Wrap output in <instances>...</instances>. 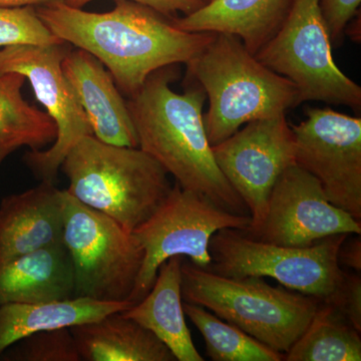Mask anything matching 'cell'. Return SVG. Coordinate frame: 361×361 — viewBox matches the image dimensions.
<instances>
[{"instance_id": "29", "label": "cell", "mask_w": 361, "mask_h": 361, "mask_svg": "<svg viewBox=\"0 0 361 361\" xmlns=\"http://www.w3.org/2000/svg\"><path fill=\"white\" fill-rule=\"evenodd\" d=\"M339 264L348 266L353 270L360 272L361 270V240L360 235H355V238L342 243L338 252Z\"/></svg>"}, {"instance_id": "4", "label": "cell", "mask_w": 361, "mask_h": 361, "mask_svg": "<svg viewBox=\"0 0 361 361\" xmlns=\"http://www.w3.org/2000/svg\"><path fill=\"white\" fill-rule=\"evenodd\" d=\"M61 169L68 194L130 232L153 215L173 188L167 171L146 152L106 144L94 135L70 149Z\"/></svg>"}, {"instance_id": "1", "label": "cell", "mask_w": 361, "mask_h": 361, "mask_svg": "<svg viewBox=\"0 0 361 361\" xmlns=\"http://www.w3.org/2000/svg\"><path fill=\"white\" fill-rule=\"evenodd\" d=\"M56 37L99 59L118 89L139 92L154 71L187 63L210 44L216 33L180 30L155 9L132 0H116L111 11L87 13L66 4L35 7Z\"/></svg>"}, {"instance_id": "31", "label": "cell", "mask_w": 361, "mask_h": 361, "mask_svg": "<svg viewBox=\"0 0 361 361\" xmlns=\"http://www.w3.org/2000/svg\"><path fill=\"white\" fill-rule=\"evenodd\" d=\"M14 152V149L9 148H0V165H1L2 161L6 160L7 157L11 155V153Z\"/></svg>"}, {"instance_id": "5", "label": "cell", "mask_w": 361, "mask_h": 361, "mask_svg": "<svg viewBox=\"0 0 361 361\" xmlns=\"http://www.w3.org/2000/svg\"><path fill=\"white\" fill-rule=\"evenodd\" d=\"M182 297L283 355L305 332L322 303L283 286H271L263 277L221 276L185 260Z\"/></svg>"}, {"instance_id": "9", "label": "cell", "mask_w": 361, "mask_h": 361, "mask_svg": "<svg viewBox=\"0 0 361 361\" xmlns=\"http://www.w3.org/2000/svg\"><path fill=\"white\" fill-rule=\"evenodd\" d=\"M250 225V215L229 212L206 195L176 183L153 215L133 231L145 256L130 302L137 303L149 293L159 268L169 258L186 256L198 267H209L213 235L225 228L245 231Z\"/></svg>"}, {"instance_id": "16", "label": "cell", "mask_w": 361, "mask_h": 361, "mask_svg": "<svg viewBox=\"0 0 361 361\" xmlns=\"http://www.w3.org/2000/svg\"><path fill=\"white\" fill-rule=\"evenodd\" d=\"M292 4L293 0H209L172 21L186 32L235 35L255 54L279 30Z\"/></svg>"}, {"instance_id": "32", "label": "cell", "mask_w": 361, "mask_h": 361, "mask_svg": "<svg viewBox=\"0 0 361 361\" xmlns=\"http://www.w3.org/2000/svg\"><path fill=\"white\" fill-rule=\"evenodd\" d=\"M204 4H206L207 1H209V0H203Z\"/></svg>"}, {"instance_id": "2", "label": "cell", "mask_w": 361, "mask_h": 361, "mask_svg": "<svg viewBox=\"0 0 361 361\" xmlns=\"http://www.w3.org/2000/svg\"><path fill=\"white\" fill-rule=\"evenodd\" d=\"M175 77L171 66L154 71L127 102L139 148L183 189L206 195L229 212L250 215L214 159L204 125L205 92L198 85L177 94L170 87Z\"/></svg>"}, {"instance_id": "25", "label": "cell", "mask_w": 361, "mask_h": 361, "mask_svg": "<svg viewBox=\"0 0 361 361\" xmlns=\"http://www.w3.org/2000/svg\"><path fill=\"white\" fill-rule=\"evenodd\" d=\"M63 40L49 30L35 7L0 6V51L13 45H51Z\"/></svg>"}, {"instance_id": "12", "label": "cell", "mask_w": 361, "mask_h": 361, "mask_svg": "<svg viewBox=\"0 0 361 361\" xmlns=\"http://www.w3.org/2000/svg\"><path fill=\"white\" fill-rule=\"evenodd\" d=\"M214 159L233 190L245 203L251 225L260 226L273 187L286 169L295 165V137L286 114L247 123L212 147Z\"/></svg>"}, {"instance_id": "7", "label": "cell", "mask_w": 361, "mask_h": 361, "mask_svg": "<svg viewBox=\"0 0 361 361\" xmlns=\"http://www.w3.org/2000/svg\"><path fill=\"white\" fill-rule=\"evenodd\" d=\"M254 56L295 85L301 104L322 102L360 111L361 87L334 61L320 0H293L279 30Z\"/></svg>"}, {"instance_id": "27", "label": "cell", "mask_w": 361, "mask_h": 361, "mask_svg": "<svg viewBox=\"0 0 361 361\" xmlns=\"http://www.w3.org/2000/svg\"><path fill=\"white\" fill-rule=\"evenodd\" d=\"M330 305L341 311L351 325L361 334V278L345 272L343 283Z\"/></svg>"}, {"instance_id": "28", "label": "cell", "mask_w": 361, "mask_h": 361, "mask_svg": "<svg viewBox=\"0 0 361 361\" xmlns=\"http://www.w3.org/2000/svg\"><path fill=\"white\" fill-rule=\"evenodd\" d=\"M94 0H66L65 4L75 8H82ZM151 7L167 18H173L178 13L188 14L204 4L203 0H132Z\"/></svg>"}, {"instance_id": "26", "label": "cell", "mask_w": 361, "mask_h": 361, "mask_svg": "<svg viewBox=\"0 0 361 361\" xmlns=\"http://www.w3.org/2000/svg\"><path fill=\"white\" fill-rule=\"evenodd\" d=\"M360 4L361 0H320V9L332 44L341 42Z\"/></svg>"}, {"instance_id": "30", "label": "cell", "mask_w": 361, "mask_h": 361, "mask_svg": "<svg viewBox=\"0 0 361 361\" xmlns=\"http://www.w3.org/2000/svg\"><path fill=\"white\" fill-rule=\"evenodd\" d=\"M66 0H0V6L23 7L44 6L49 4H65Z\"/></svg>"}, {"instance_id": "21", "label": "cell", "mask_w": 361, "mask_h": 361, "mask_svg": "<svg viewBox=\"0 0 361 361\" xmlns=\"http://www.w3.org/2000/svg\"><path fill=\"white\" fill-rule=\"evenodd\" d=\"M25 82L20 73L0 75V148L37 151L56 141L58 129L51 116L23 99Z\"/></svg>"}, {"instance_id": "19", "label": "cell", "mask_w": 361, "mask_h": 361, "mask_svg": "<svg viewBox=\"0 0 361 361\" xmlns=\"http://www.w3.org/2000/svg\"><path fill=\"white\" fill-rule=\"evenodd\" d=\"M70 329L82 360L176 361L153 332L126 317L122 311Z\"/></svg>"}, {"instance_id": "17", "label": "cell", "mask_w": 361, "mask_h": 361, "mask_svg": "<svg viewBox=\"0 0 361 361\" xmlns=\"http://www.w3.org/2000/svg\"><path fill=\"white\" fill-rule=\"evenodd\" d=\"M183 260V256H173L166 260L159 268L149 293L122 313L153 332L170 349L176 360L203 361L185 319Z\"/></svg>"}, {"instance_id": "14", "label": "cell", "mask_w": 361, "mask_h": 361, "mask_svg": "<svg viewBox=\"0 0 361 361\" xmlns=\"http://www.w3.org/2000/svg\"><path fill=\"white\" fill-rule=\"evenodd\" d=\"M65 190L42 180L39 186L11 195L0 203V264L63 243Z\"/></svg>"}, {"instance_id": "11", "label": "cell", "mask_w": 361, "mask_h": 361, "mask_svg": "<svg viewBox=\"0 0 361 361\" xmlns=\"http://www.w3.org/2000/svg\"><path fill=\"white\" fill-rule=\"evenodd\" d=\"M305 115L290 125L296 165L319 180L330 203L361 221V118L330 108Z\"/></svg>"}, {"instance_id": "13", "label": "cell", "mask_w": 361, "mask_h": 361, "mask_svg": "<svg viewBox=\"0 0 361 361\" xmlns=\"http://www.w3.org/2000/svg\"><path fill=\"white\" fill-rule=\"evenodd\" d=\"M242 232L266 243L302 248L334 235H360L361 223L330 203L319 180L295 164L273 187L260 226Z\"/></svg>"}, {"instance_id": "18", "label": "cell", "mask_w": 361, "mask_h": 361, "mask_svg": "<svg viewBox=\"0 0 361 361\" xmlns=\"http://www.w3.org/2000/svg\"><path fill=\"white\" fill-rule=\"evenodd\" d=\"M73 297V265L63 243L0 264V305L49 302Z\"/></svg>"}, {"instance_id": "24", "label": "cell", "mask_w": 361, "mask_h": 361, "mask_svg": "<svg viewBox=\"0 0 361 361\" xmlns=\"http://www.w3.org/2000/svg\"><path fill=\"white\" fill-rule=\"evenodd\" d=\"M0 356L8 361H82L68 327L33 334L14 343Z\"/></svg>"}, {"instance_id": "10", "label": "cell", "mask_w": 361, "mask_h": 361, "mask_svg": "<svg viewBox=\"0 0 361 361\" xmlns=\"http://www.w3.org/2000/svg\"><path fill=\"white\" fill-rule=\"evenodd\" d=\"M71 49L70 44L63 42L51 45H13L0 51V75H23L56 123L58 135L51 148L30 149L25 156L33 174L51 183L58 177L70 149L82 137L92 135L84 109L61 68Z\"/></svg>"}, {"instance_id": "8", "label": "cell", "mask_w": 361, "mask_h": 361, "mask_svg": "<svg viewBox=\"0 0 361 361\" xmlns=\"http://www.w3.org/2000/svg\"><path fill=\"white\" fill-rule=\"evenodd\" d=\"M63 242L73 265L75 297L130 301L145 256L133 232L65 190Z\"/></svg>"}, {"instance_id": "3", "label": "cell", "mask_w": 361, "mask_h": 361, "mask_svg": "<svg viewBox=\"0 0 361 361\" xmlns=\"http://www.w3.org/2000/svg\"><path fill=\"white\" fill-rule=\"evenodd\" d=\"M187 66L209 99L204 125L212 147L247 123L285 115L301 104L295 85L261 63L235 35L216 33Z\"/></svg>"}, {"instance_id": "22", "label": "cell", "mask_w": 361, "mask_h": 361, "mask_svg": "<svg viewBox=\"0 0 361 361\" xmlns=\"http://www.w3.org/2000/svg\"><path fill=\"white\" fill-rule=\"evenodd\" d=\"M284 360L360 361V332L334 306L322 303Z\"/></svg>"}, {"instance_id": "15", "label": "cell", "mask_w": 361, "mask_h": 361, "mask_svg": "<svg viewBox=\"0 0 361 361\" xmlns=\"http://www.w3.org/2000/svg\"><path fill=\"white\" fill-rule=\"evenodd\" d=\"M61 68L84 109L92 135L106 144L139 148L128 103L106 66L90 52L78 49L68 52Z\"/></svg>"}, {"instance_id": "23", "label": "cell", "mask_w": 361, "mask_h": 361, "mask_svg": "<svg viewBox=\"0 0 361 361\" xmlns=\"http://www.w3.org/2000/svg\"><path fill=\"white\" fill-rule=\"evenodd\" d=\"M185 315L200 331L206 353L214 361H281L284 355L270 348L206 308L183 302Z\"/></svg>"}, {"instance_id": "20", "label": "cell", "mask_w": 361, "mask_h": 361, "mask_svg": "<svg viewBox=\"0 0 361 361\" xmlns=\"http://www.w3.org/2000/svg\"><path fill=\"white\" fill-rule=\"evenodd\" d=\"M135 303L103 302L84 297L39 303H7L0 305V355L14 343L44 330L75 326Z\"/></svg>"}, {"instance_id": "6", "label": "cell", "mask_w": 361, "mask_h": 361, "mask_svg": "<svg viewBox=\"0 0 361 361\" xmlns=\"http://www.w3.org/2000/svg\"><path fill=\"white\" fill-rule=\"evenodd\" d=\"M349 236L334 235L300 248L266 243L225 228L210 240L212 262L205 269L224 277L273 278L285 288L330 304L345 277L338 252Z\"/></svg>"}]
</instances>
